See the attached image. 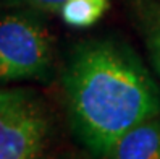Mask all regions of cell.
<instances>
[{"label": "cell", "instance_id": "6da1fadb", "mask_svg": "<svg viewBox=\"0 0 160 159\" xmlns=\"http://www.w3.org/2000/svg\"><path fill=\"white\" fill-rule=\"evenodd\" d=\"M71 124L92 154L107 156L133 127L160 115V91L125 44L99 39L81 44L63 73Z\"/></svg>", "mask_w": 160, "mask_h": 159}, {"label": "cell", "instance_id": "7a4b0ae2", "mask_svg": "<svg viewBox=\"0 0 160 159\" xmlns=\"http://www.w3.org/2000/svg\"><path fill=\"white\" fill-rule=\"evenodd\" d=\"M52 63V39L36 18L26 13H0V85L45 80Z\"/></svg>", "mask_w": 160, "mask_h": 159}, {"label": "cell", "instance_id": "3957f363", "mask_svg": "<svg viewBox=\"0 0 160 159\" xmlns=\"http://www.w3.org/2000/svg\"><path fill=\"white\" fill-rule=\"evenodd\" d=\"M50 135V119L31 89H0V159H39Z\"/></svg>", "mask_w": 160, "mask_h": 159}, {"label": "cell", "instance_id": "277c9868", "mask_svg": "<svg viewBox=\"0 0 160 159\" xmlns=\"http://www.w3.org/2000/svg\"><path fill=\"white\" fill-rule=\"evenodd\" d=\"M107 159H160V115L123 133L110 148Z\"/></svg>", "mask_w": 160, "mask_h": 159}, {"label": "cell", "instance_id": "5b68a950", "mask_svg": "<svg viewBox=\"0 0 160 159\" xmlns=\"http://www.w3.org/2000/svg\"><path fill=\"white\" fill-rule=\"evenodd\" d=\"M133 16L147 47L150 63L160 77V2L133 0Z\"/></svg>", "mask_w": 160, "mask_h": 159}, {"label": "cell", "instance_id": "8992f818", "mask_svg": "<svg viewBox=\"0 0 160 159\" xmlns=\"http://www.w3.org/2000/svg\"><path fill=\"white\" fill-rule=\"evenodd\" d=\"M108 0H70L58 15L71 28H89L105 13Z\"/></svg>", "mask_w": 160, "mask_h": 159}, {"label": "cell", "instance_id": "52a82bcc", "mask_svg": "<svg viewBox=\"0 0 160 159\" xmlns=\"http://www.w3.org/2000/svg\"><path fill=\"white\" fill-rule=\"evenodd\" d=\"M13 2L15 3L26 5V7H29V8H34V10L58 13L62 8L70 2V0H13Z\"/></svg>", "mask_w": 160, "mask_h": 159}]
</instances>
